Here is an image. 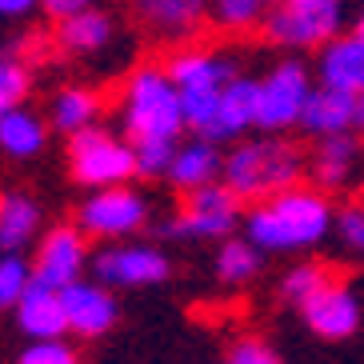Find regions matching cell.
Listing matches in <instances>:
<instances>
[{
    "mask_svg": "<svg viewBox=\"0 0 364 364\" xmlns=\"http://www.w3.org/2000/svg\"><path fill=\"white\" fill-rule=\"evenodd\" d=\"M112 16L100 9H88V12H76L68 21H56V44L65 53H76V56H97L112 44Z\"/></svg>",
    "mask_w": 364,
    "mask_h": 364,
    "instance_id": "cell-21",
    "label": "cell"
},
{
    "mask_svg": "<svg viewBox=\"0 0 364 364\" xmlns=\"http://www.w3.org/2000/svg\"><path fill=\"white\" fill-rule=\"evenodd\" d=\"M65 312H68V332L76 336H105L112 324H117V300L108 292V284H88V280H76L65 289Z\"/></svg>",
    "mask_w": 364,
    "mask_h": 364,
    "instance_id": "cell-14",
    "label": "cell"
},
{
    "mask_svg": "<svg viewBox=\"0 0 364 364\" xmlns=\"http://www.w3.org/2000/svg\"><path fill=\"white\" fill-rule=\"evenodd\" d=\"M316 73H321V85L328 88H344L360 97L364 92V36H336L321 48V60H316Z\"/></svg>",
    "mask_w": 364,
    "mask_h": 364,
    "instance_id": "cell-18",
    "label": "cell"
},
{
    "mask_svg": "<svg viewBox=\"0 0 364 364\" xmlns=\"http://www.w3.org/2000/svg\"><path fill=\"white\" fill-rule=\"evenodd\" d=\"M164 68H168V76L176 80L181 92H193V88H228L236 80L232 56H220L213 48H204V44H181V48H172Z\"/></svg>",
    "mask_w": 364,
    "mask_h": 364,
    "instance_id": "cell-12",
    "label": "cell"
},
{
    "mask_svg": "<svg viewBox=\"0 0 364 364\" xmlns=\"http://www.w3.org/2000/svg\"><path fill=\"white\" fill-rule=\"evenodd\" d=\"M309 161L304 152L284 136H260L245 140L225 156V184L240 200H272V196L296 188Z\"/></svg>",
    "mask_w": 364,
    "mask_h": 364,
    "instance_id": "cell-2",
    "label": "cell"
},
{
    "mask_svg": "<svg viewBox=\"0 0 364 364\" xmlns=\"http://www.w3.org/2000/svg\"><path fill=\"white\" fill-rule=\"evenodd\" d=\"M144 220H149L144 196L124 188V184L97 188V193L76 208V228L88 236H100V240H124L136 228H144Z\"/></svg>",
    "mask_w": 364,
    "mask_h": 364,
    "instance_id": "cell-7",
    "label": "cell"
},
{
    "mask_svg": "<svg viewBox=\"0 0 364 364\" xmlns=\"http://www.w3.org/2000/svg\"><path fill=\"white\" fill-rule=\"evenodd\" d=\"M36 228H41V208L33 196L24 193H9L0 200V248L4 252H21L33 245Z\"/></svg>",
    "mask_w": 364,
    "mask_h": 364,
    "instance_id": "cell-22",
    "label": "cell"
},
{
    "mask_svg": "<svg viewBox=\"0 0 364 364\" xmlns=\"http://www.w3.org/2000/svg\"><path fill=\"white\" fill-rule=\"evenodd\" d=\"M260 268V248L252 240H225L216 252V277L225 284H245L257 277Z\"/></svg>",
    "mask_w": 364,
    "mask_h": 364,
    "instance_id": "cell-25",
    "label": "cell"
},
{
    "mask_svg": "<svg viewBox=\"0 0 364 364\" xmlns=\"http://www.w3.org/2000/svg\"><path fill=\"white\" fill-rule=\"evenodd\" d=\"M85 232L76 225H56L44 232L41 248H36V280H44V284H53V289L65 292L68 284H76L80 280V272H85Z\"/></svg>",
    "mask_w": 364,
    "mask_h": 364,
    "instance_id": "cell-10",
    "label": "cell"
},
{
    "mask_svg": "<svg viewBox=\"0 0 364 364\" xmlns=\"http://www.w3.org/2000/svg\"><path fill=\"white\" fill-rule=\"evenodd\" d=\"M356 33H360V36H364V12H360V21H356Z\"/></svg>",
    "mask_w": 364,
    "mask_h": 364,
    "instance_id": "cell-38",
    "label": "cell"
},
{
    "mask_svg": "<svg viewBox=\"0 0 364 364\" xmlns=\"http://www.w3.org/2000/svg\"><path fill=\"white\" fill-rule=\"evenodd\" d=\"M16 324H21V332H28L33 341H60L68 332L65 292L33 277L28 292L16 300Z\"/></svg>",
    "mask_w": 364,
    "mask_h": 364,
    "instance_id": "cell-13",
    "label": "cell"
},
{
    "mask_svg": "<svg viewBox=\"0 0 364 364\" xmlns=\"http://www.w3.org/2000/svg\"><path fill=\"white\" fill-rule=\"evenodd\" d=\"M257 108H260V80L236 76L232 85L225 88L220 108H216V120H213V129L204 132V140L225 144V140L245 136L248 129H257Z\"/></svg>",
    "mask_w": 364,
    "mask_h": 364,
    "instance_id": "cell-15",
    "label": "cell"
},
{
    "mask_svg": "<svg viewBox=\"0 0 364 364\" xmlns=\"http://www.w3.org/2000/svg\"><path fill=\"white\" fill-rule=\"evenodd\" d=\"M268 4H272V0H216V21H220V28L248 33V28L264 24Z\"/></svg>",
    "mask_w": 364,
    "mask_h": 364,
    "instance_id": "cell-28",
    "label": "cell"
},
{
    "mask_svg": "<svg viewBox=\"0 0 364 364\" xmlns=\"http://www.w3.org/2000/svg\"><path fill=\"white\" fill-rule=\"evenodd\" d=\"M132 12L149 33L181 41L204 24L208 0H132Z\"/></svg>",
    "mask_w": 364,
    "mask_h": 364,
    "instance_id": "cell-17",
    "label": "cell"
},
{
    "mask_svg": "<svg viewBox=\"0 0 364 364\" xmlns=\"http://www.w3.org/2000/svg\"><path fill=\"white\" fill-rule=\"evenodd\" d=\"M97 117H100V97L92 88H65V92L53 100V124L65 129L68 136L92 129Z\"/></svg>",
    "mask_w": 364,
    "mask_h": 364,
    "instance_id": "cell-24",
    "label": "cell"
},
{
    "mask_svg": "<svg viewBox=\"0 0 364 364\" xmlns=\"http://www.w3.org/2000/svg\"><path fill=\"white\" fill-rule=\"evenodd\" d=\"M129 140H176L188 120H184V100L176 80L164 65H140L124 80V108H120Z\"/></svg>",
    "mask_w": 364,
    "mask_h": 364,
    "instance_id": "cell-3",
    "label": "cell"
},
{
    "mask_svg": "<svg viewBox=\"0 0 364 364\" xmlns=\"http://www.w3.org/2000/svg\"><path fill=\"white\" fill-rule=\"evenodd\" d=\"M312 97V80L309 68L300 60H280L272 73L260 80V108H257V129H264L268 136L300 124L304 108Z\"/></svg>",
    "mask_w": 364,
    "mask_h": 364,
    "instance_id": "cell-6",
    "label": "cell"
},
{
    "mask_svg": "<svg viewBox=\"0 0 364 364\" xmlns=\"http://www.w3.org/2000/svg\"><path fill=\"white\" fill-rule=\"evenodd\" d=\"M341 21H344V4L296 9V4L277 0V9H268L260 28H264V36L272 44H284V48H324L328 41H336Z\"/></svg>",
    "mask_w": 364,
    "mask_h": 364,
    "instance_id": "cell-8",
    "label": "cell"
},
{
    "mask_svg": "<svg viewBox=\"0 0 364 364\" xmlns=\"http://www.w3.org/2000/svg\"><path fill=\"white\" fill-rule=\"evenodd\" d=\"M132 149H136V168L144 176H168L172 156H176L181 144L176 140H136Z\"/></svg>",
    "mask_w": 364,
    "mask_h": 364,
    "instance_id": "cell-30",
    "label": "cell"
},
{
    "mask_svg": "<svg viewBox=\"0 0 364 364\" xmlns=\"http://www.w3.org/2000/svg\"><path fill=\"white\" fill-rule=\"evenodd\" d=\"M225 364H280V360H277V353H272L264 341L245 336V341H236L232 348H228Z\"/></svg>",
    "mask_w": 364,
    "mask_h": 364,
    "instance_id": "cell-32",
    "label": "cell"
},
{
    "mask_svg": "<svg viewBox=\"0 0 364 364\" xmlns=\"http://www.w3.org/2000/svg\"><path fill=\"white\" fill-rule=\"evenodd\" d=\"M28 92H33V73H28V65H24L21 56L4 53V60H0V112L4 108H24Z\"/></svg>",
    "mask_w": 364,
    "mask_h": 364,
    "instance_id": "cell-27",
    "label": "cell"
},
{
    "mask_svg": "<svg viewBox=\"0 0 364 364\" xmlns=\"http://www.w3.org/2000/svg\"><path fill=\"white\" fill-rule=\"evenodd\" d=\"M216 176H225V156H220V149H216L213 140L196 136L176 149L172 168H168V184L176 193H196L204 184H213Z\"/></svg>",
    "mask_w": 364,
    "mask_h": 364,
    "instance_id": "cell-19",
    "label": "cell"
},
{
    "mask_svg": "<svg viewBox=\"0 0 364 364\" xmlns=\"http://www.w3.org/2000/svg\"><path fill=\"white\" fill-rule=\"evenodd\" d=\"M33 277H36V272L24 264V257L4 252V260H0V304H4V309H16V300L28 292Z\"/></svg>",
    "mask_w": 364,
    "mask_h": 364,
    "instance_id": "cell-29",
    "label": "cell"
},
{
    "mask_svg": "<svg viewBox=\"0 0 364 364\" xmlns=\"http://www.w3.org/2000/svg\"><path fill=\"white\" fill-rule=\"evenodd\" d=\"M336 228H341V240L348 248H356V252H364V200L348 204L341 213V220H336Z\"/></svg>",
    "mask_w": 364,
    "mask_h": 364,
    "instance_id": "cell-33",
    "label": "cell"
},
{
    "mask_svg": "<svg viewBox=\"0 0 364 364\" xmlns=\"http://www.w3.org/2000/svg\"><path fill=\"white\" fill-rule=\"evenodd\" d=\"M356 161H360V140H353L348 132L344 136H324L316 144V152H312L309 172H312V181H316V188L328 193V188H344V184L353 181Z\"/></svg>",
    "mask_w": 364,
    "mask_h": 364,
    "instance_id": "cell-20",
    "label": "cell"
},
{
    "mask_svg": "<svg viewBox=\"0 0 364 364\" xmlns=\"http://www.w3.org/2000/svg\"><path fill=\"white\" fill-rule=\"evenodd\" d=\"M300 316L312 332H321L324 341H344L353 336L356 324H360V304H356L353 289L344 284L341 277H332L321 292H312L304 304H300Z\"/></svg>",
    "mask_w": 364,
    "mask_h": 364,
    "instance_id": "cell-11",
    "label": "cell"
},
{
    "mask_svg": "<svg viewBox=\"0 0 364 364\" xmlns=\"http://www.w3.org/2000/svg\"><path fill=\"white\" fill-rule=\"evenodd\" d=\"M0 149L24 161V156H36L44 149V124L41 117H33L28 108H4L0 112Z\"/></svg>",
    "mask_w": 364,
    "mask_h": 364,
    "instance_id": "cell-23",
    "label": "cell"
},
{
    "mask_svg": "<svg viewBox=\"0 0 364 364\" xmlns=\"http://www.w3.org/2000/svg\"><path fill=\"white\" fill-rule=\"evenodd\" d=\"M284 4H296V9H332L341 0H284Z\"/></svg>",
    "mask_w": 364,
    "mask_h": 364,
    "instance_id": "cell-36",
    "label": "cell"
},
{
    "mask_svg": "<svg viewBox=\"0 0 364 364\" xmlns=\"http://www.w3.org/2000/svg\"><path fill=\"white\" fill-rule=\"evenodd\" d=\"M356 129H364V92H360V108H356Z\"/></svg>",
    "mask_w": 364,
    "mask_h": 364,
    "instance_id": "cell-37",
    "label": "cell"
},
{
    "mask_svg": "<svg viewBox=\"0 0 364 364\" xmlns=\"http://www.w3.org/2000/svg\"><path fill=\"white\" fill-rule=\"evenodd\" d=\"M356 108H360V97L344 92V88H312L309 108L300 117V129L312 132V136H344V132L356 124Z\"/></svg>",
    "mask_w": 364,
    "mask_h": 364,
    "instance_id": "cell-16",
    "label": "cell"
},
{
    "mask_svg": "<svg viewBox=\"0 0 364 364\" xmlns=\"http://www.w3.org/2000/svg\"><path fill=\"white\" fill-rule=\"evenodd\" d=\"M16 364H80V360H76V353L60 341H36V344L24 348Z\"/></svg>",
    "mask_w": 364,
    "mask_h": 364,
    "instance_id": "cell-31",
    "label": "cell"
},
{
    "mask_svg": "<svg viewBox=\"0 0 364 364\" xmlns=\"http://www.w3.org/2000/svg\"><path fill=\"white\" fill-rule=\"evenodd\" d=\"M332 225V208L316 188H289V193L260 200L248 213V240L260 252H292V248L316 245Z\"/></svg>",
    "mask_w": 364,
    "mask_h": 364,
    "instance_id": "cell-1",
    "label": "cell"
},
{
    "mask_svg": "<svg viewBox=\"0 0 364 364\" xmlns=\"http://www.w3.org/2000/svg\"><path fill=\"white\" fill-rule=\"evenodd\" d=\"M68 168L80 184H92V188H112V184H124L132 172H140L136 149L97 124L68 136Z\"/></svg>",
    "mask_w": 364,
    "mask_h": 364,
    "instance_id": "cell-4",
    "label": "cell"
},
{
    "mask_svg": "<svg viewBox=\"0 0 364 364\" xmlns=\"http://www.w3.org/2000/svg\"><path fill=\"white\" fill-rule=\"evenodd\" d=\"M336 277L328 264H321V260H300V264H292L284 277H280V296L292 300V304H304V300L312 296V292H321L328 280Z\"/></svg>",
    "mask_w": 364,
    "mask_h": 364,
    "instance_id": "cell-26",
    "label": "cell"
},
{
    "mask_svg": "<svg viewBox=\"0 0 364 364\" xmlns=\"http://www.w3.org/2000/svg\"><path fill=\"white\" fill-rule=\"evenodd\" d=\"M240 220V196L228 184H204L196 193H184V204L161 225L164 236H193V240H213L228 236Z\"/></svg>",
    "mask_w": 364,
    "mask_h": 364,
    "instance_id": "cell-5",
    "label": "cell"
},
{
    "mask_svg": "<svg viewBox=\"0 0 364 364\" xmlns=\"http://www.w3.org/2000/svg\"><path fill=\"white\" fill-rule=\"evenodd\" d=\"M36 4H41V0H0V12H4L9 21H16V16H28Z\"/></svg>",
    "mask_w": 364,
    "mask_h": 364,
    "instance_id": "cell-35",
    "label": "cell"
},
{
    "mask_svg": "<svg viewBox=\"0 0 364 364\" xmlns=\"http://www.w3.org/2000/svg\"><path fill=\"white\" fill-rule=\"evenodd\" d=\"M92 272L108 289H149L168 280V257L152 245H117L92 257Z\"/></svg>",
    "mask_w": 364,
    "mask_h": 364,
    "instance_id": "cell-9",
    "label": "cell"
},
{
    "mask_svg": "<svg viewBox=\"0 0 364 364\" xmlns=\"http://www.w3.org/2000/svg\"><path fill=\"white\" fill-rule=\"evenodd\" d=\"M44 12L53 16V21H68V16H76V12H88L97 0H41Z\"/></svg>",
    "mask_w": 364,
    "mask_h": 364,
    "instance_id": "cell-34",
    "label": "cell"
}]
</instances>
